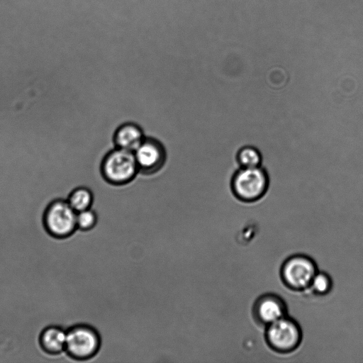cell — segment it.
<instances>
[{"label":"cell","instance_id":"cell-1","mask_svg":"<svg viewBox=\"0 0 363 363\" xmlns=\"http://www.w3.org/2000/svg\"><path fill=\"white\" fill-rule=\"evenodd\" d=\"M100 173L104 181L112 186L130 183L139 174L134 152L114 147L102 158Z\"/></svg>","mask_w":363,"mask_h":363},{"label":"cell","instance_id":"cell-2","mask_svg":"<svg viewBox=\"0 0 363 363\" xmlns=\"http://www.w3.org/2000/svg\"><path fill=\"white\" fill-rule=\"evenodd\" d=\"M269 184V175L260 166L241 167L233 175L230 187L238 199L243 202H254L266 194Z\"/></svg>","mask_w":363,"mask_h":363},{"label":"cell","instance_id":"cell-3","mask_svg":"<svg viewBox=\"0 0 363 363\" xmlns=\"http://www.w3.org/2000/svg\"><path fill=\"white\" fill-rule=\"evenodd\" d=\"M101 344V336L91 325L77 324L67 330L65 352L74 359L82 361L94 357Z\"/></svg>","mask_w":363,"mask_h":363},{"label":"cell","instance_id":"cell-4","mask_svg":"<svg viewBox=\"0 0 363 363\" xmlns=\"http://www.w3.org/2000/svg\"><path fill=\"white\" fill-rule=\"evenodd\" d=\"M77 212L67 200L55 199L48 204L44 215L43 224L47 232L56 238L72 235L77 227Z\"/></svg>","mask_w":363,"mask_h":363},{"label":"cell","instance_id":"cell-5","mask_svg":"<svg viewBox=\"0 0 363 363\" xmlns=\"http://www.w3.org/2000/svg\"><path fill=\"white\" fill-rule=\"evenodd\" d=\"M268 345L277 352H289L300 344L302 335L298 324L286 315L267 325Z\"/></svg>","mask_w":363,"mask_h":363},{"label":"cell","instance_id":"cell-6","mask_svg":"<svg viewBox=\"0 0 363 363\" xmlns=\"http://www.w3.org/2000/svg\"><path fill=\"white\" fill-rule=\"evenodd\" d=\"M316 273L317 268L314 261L302 255L289 257L281 269L284 283L294 290H303L309 288Z\"/></svg>","mask_w":363,"mask_h":363},{"label":"cell","instance_id":"cell-7","mask_svg":"<svg viewBox=\"0 0 363 363\" xmlns=\"http://www.w3.org/2000/svg\"><path fill=\"white\" fill-rule=\"evenodd\" d=\"M139 174L150 176L160 172L164 166L167 153L164 144L158 139L146 136L134 152Z\"/></svg>","mask_w":363,"mask_h":363},{"label":"cell","instance_id":"cell-8","mask_svg":"<svg viewBox=\"0 0 363 363\" xmlns=\"http://www.w3.org/2000/svg\"><path fill=\"white\" fill-rule=\"evenodd\" d=\"M255 318L261 323L268 325L286 315V306L279 296L268 294L261 296L254 306Z\"/></svg>","mask_w":363,"mask_h":363},{"label":"cell","instance_id":"cell-9","mask_svg":"<svg viewBox=\"0 0 363 363\" xmlns=\"http://www.w3.org/2000/svg\"><path fill=\"white\" fill-rule=\"evenodd\" d=\"M145 137L140 125L133 122H125L115 130L113 143L115 147L134 152Z\"/></svg>","mask_w":363,"mask_h":363},{"label":"cell","instance_id":"cell-10","mask_svg":"<svg viewBox=\"0 0 363 363\" xmlns=\"http://www.w3.org/2000/svg\"><path fill=\"white\" fill-rule=\"evenodd\" d=\"M41 348L47 353L57 354L65 351L67 330L57 325L45 328L40 335Z\"/></svg>","mask_w":363,"mask_h":363},{"label":"cell","instance_id":"cell-11","mask_svg":"<svg viewBox=\"0 0 363 363\" xmlns=\"http://www.w3.org/2000/svg\"><path fill=\"white\" fill-rule=\"evenodd\" d=\"M67 201L77 213L91 208L94 194L88 187L79 186L70 192Z\"/></svg>","mask_w":363,"mask_h":363},{"label":"cell","instance_id":"cell-12","mask_svg":"<svg viewBox=\"0 0 363 363\" xmlns=\"http://www.w3.org/2000/svg\"><path fill=\"white\" fill-rule=\"evenodd\" d=\"M237 160L241 167H256L261 165L262 157L257 148L247 145L238 150Z\"/></svg>","mask_w":363,"mask_h":363},{"label":"cell","instance_id":"cell-13","mask_svg":"<svg viewBox=\"0 0 363 363\" xmlns=\"http://www.w3.org/2000/svg\"><path fill=\"white\" fill-rule=\"evenodd\" d=\"M77 227L82 231L93 229L98 221L96 213L91 208L77 213Z\"/></svg>","mask_w":363,"mask_h":363},{"label":"cell","instance_id":"cell-14","mask_svg":"<svg viewBox=\"0 0 363 363\" xmlns=\"http://www.w3.org/2000/svg\"><path fill=\"white\" fill-rule=\"evenodd\" d=\"M332 287L330 277L324 272H318L315 274L310 287L316 294L325 295Z\"/></svg>","mask_w":363,"mask_h":363}]
</instances>
